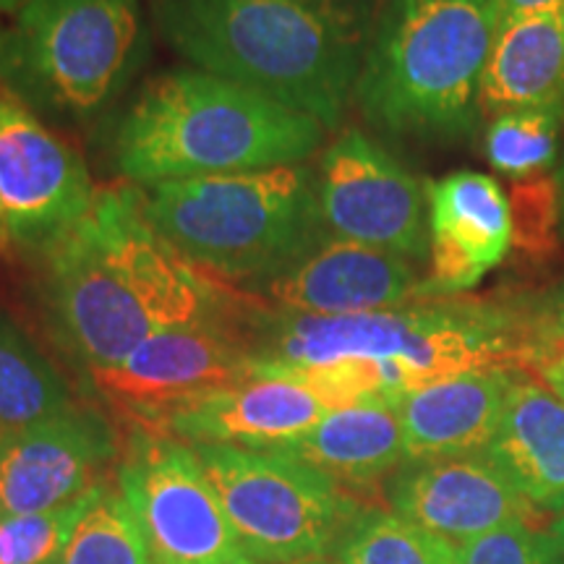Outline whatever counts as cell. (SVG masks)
Instances as JSON below:
<instances>
[{
  "label": "cell",
  "mask_w": 564,
  "mask_h": 564,
  "mask_svg": "<svg viewBox=\"0 0 564 564\" xmlns=\"http://www.w3.org/2000/svg\"><path fill=\"white\" fill-rule=\"evenodd\" d=\"M42 262L47 319L87 371L123 361L165 329L243 312L241 293L188 262L131 186L100 188L87 217Z\"/></svg>",
  "instance_id": "obj_1"
},
{
  "label": "cell",
  "mask_w": 564,
  "mask_h": 564,
  "mask_svg": "<svg viewBox=\"0 0 564 564\" xmlns=\"http://www.w3.org/2000/svg\"><path fill=\"white\" fill-rule=\"evenodd\" d=\"M162 40L188 61L324 129L343 123L369 42L366 0H150Z\"/></svg>",
  "instance_id": "obj_2"
},
{
  "label": "cell",
  "mask_w": 564,
  "mask_h": 564,
  "mask_svg": "<svg viewBox=\"0 0 564 564\" xmlns=\"http://www.w3.org/2000/svg\"><path fill=\"white\" fill-rule=\"evenodd\" d=\"M251 308L257 361L319 366L364 358L379 366L392 403L460 373L528 364L531 352L525 303L455 295L343 316L285 314L253 303Z\"/></svg>",
  "instance_id": "obj_3"
},
{
  "label": "cell",
  "mask_w": 564,
  "mask_h": 564,
  "mask_svg": "<svg viewBox=\"0 0 564 564\" xmlns=\"http://www.w3.org/2000/svg\"><path fill=\"white\" fill-rule=\"evenodd\" d=\"M327 129L209 70H162L141 87L112 133V162L141 186L299 165Z\"/></svg>",
  "instance_id": "obj_4"
},
{
  "label": "cell",
  "mask_w": 564,
  "mask_h": 564,
  "mask_svg": "<svg viewBox=\"0 0 564 564\" xmlns=\"http://www.w3.org/2000/svg\"><path fill=\"white\" fill-rule=\"evenodd\" d=\"M494 37V0H384L373 13L352 100L366 123L392 137H470Z\"/></svg>",
  "instance_id": "obj_5"
},
{
  "label": "cell",
  "mask_w": 564,
  "mask_h": 564,
  "mask_svg": "<svg viewBox=\"0 0 564 564\" xmlns=\"http://www.w3.org/2000/svg\"><path fill=\"white\" fill-rule=\"evenodd\" d=\"M144 207L188 262L241 293L333 238L322 220L316 171L306 162L160 183L144 192Z\"/></svg>",
  "instance_id": "obj_6"
},
{
  "label": "cell",
  "mask_w": 564,
  "mask_h": 564,
  "mask_svg": "<svg viewBox=\"0 0 564 564\" xmlns=\"http://www.w3.org/2000/svg\"><path fill=\"white\" fill-rule=\"evenodd\" d=\"M147 55L141 0H30L0 30V87L34 116L82 123L116 102Z\"/></svg>",
  "instance_id": "obj_7"
},
{
  "label": "cell",
  "mask_w": 564,
  "mask_h": 564,
  "mask_svg": "<svg viewBox=\"0 0 564 564\" xmlns=\"http://www.w3.org/2000/svg\"><path fill=\"white\" fill-rule=\"evenodd\" d=\"M241 552L264 564L322 562L356 507L335 481L280 447H194Z\"/></svg>",
  "instance_id": "obj_8"
},
{
  "label": "cell",
  "mask_w": 564,
  "mask_h": 564,
  "mask_svg": "<svg viewBox=\"0 0 564 564\" xmlns=\"http://www.w3.org/2000/svg\"><path fill=\"white\" fill-rule=\"evenodd\" d=\"M118 489L137 514L152 560L220 564L241 552L194 447L171 434L133 429Z\"/></svg>",
  "instance_id": "obj_9"
},
{
  "label": "cell",
  "mask_w": 564,
  "mask_h": 564,
  "mask_svg": "<svg viewBox=\"0 0 564 564\" xmlns=\"http://www.w3.org/2000/svg\"><path fill=\"white\" fill-rule=\"evenodd\" d=\"M316 196L333 238L408 262L429 257V199L421 183L361 129H345L322 152Z\"/></svg>",
  "instance_id": "obj_10"
},
{
  "label": "cell",
  "mask_w": 564,
  "mask_h": 564,
  "mask_svg": "<svg viewBox=\"0 0 564 564\" xmlns=\"http://www.w3.org/2000/svg\"><path fill=\"white\" fill-rule=\"evenodd\" d=\"M95 196L79 152L0 91V207L13 251L45 259L87 217Z\"/></svg>",
  "instance_id": "obj_11"
},
{
  "label": "cell",
  "mask_w": 564,
  "mask_h": 564,
  "mask_svg": "<svg viewBox=\"0 0 564 564\" xmlns=\"http://www.w3.org/2000/svg\"><path fill=\"white\" fill-rule=\"evenodd\" d=\"M89 377L105 400L158 432L175 408L251 379L253 356L230 322H204L152 335L123 361Z\"/></svg>",
  "instance_id": "obj_12"
},
{
  "label": "cell",
  "mask_w": 564,
  "mask_h": 564,
  "mask_svg": "<svg viewBox=\"0 0 564 564\" xmlns=\"http://www.w3.org/2000/svg\"><path fill=\"white\" fill-rule=\"evenodd\" d=\"M118 440L95 408L70 405L53 419L0 436V514L53 512L100 484Z\"/></svg>",
  "instance_id": "obj_13"
},
{
  "label": "cell",
  "mask_w": 564,
  "mask_h": 564,
  "mask_svg": "<svg viewBox=\"0 0 564 564\" xmlns=\"http://www.w3.org/2000/svg\"><path fill=\"white\" fill-rule=\"evenodd\" d=\"M419 285V272L398 253L327 238L288 272L238 293L272 312L343 316L405 306Z\"/></svg>",
  "instance_id": "obj_14"
},
{
  "label": "cell",
  "mask_w": 564,
  "mask_h": 564,
  "mask_svg": "<svg viewBox=\"0 0 564 564\" xmlns=\"http://www.w3.org/2000/svg\"><path fill=\"white\" fill-rule=\"evenodd\" d=\"M394 512L447 544L528 523L533 507L486 453L405 463L392 484Z\"/></svg>",
  "instance_id": "obj_15"
},
{
  "label": "cell",
  "mask_w": 564,
  "mask_h": 564,
  "mask_svg": "<svg viewBox=\"0 0 564 564\" xmlns=\"http://www.w3.org/2000/svg\"><path fill=\"white\" fill-rule=\"evenodd\" d=\"M429 274L419 299H455L505 262L512 241L510 202L484 173L457 171L426 188Z\"/></svg>",
  "instance_id": "obj_16"
},
{
  "label": "cell",
  "mask_w": 564,
  "mask_h": 564,
  "mask_svg": "<svg viewBox=\"0 0 564 564\" xmlns=\"http://www.w3.org/2000/svg\"><path fill=\"white\" fill-rule=\"evenodd\" d=\"M329 411L293 379L257 373L165 415L158 432L192 447H282L314 429Z\"/></svg>",
  "instance_id": "obj_17"
},
{
  "label": "cell",
  "mask_w": 564,
  "mask_h": 564,
  "mask_svg": "<svg viewBox=\"0 0 564 564\" xmlns=\"http://www.w3.org/2000/svg\"><path fill=\"white\" fill-rule=\"evenodd\" d=\"M512 384L510 369H481L400 398L405 463L484 453L497 434Z\"/></svg>",
  "instance_id": "obj_18"
},
{
  "label": "cell",
  "mask_w": 564,
  "mask_h": 564,
  "mask_svg": "<svg viewBox=\"0 0 564 564\" xmlns=\"http://www.w3.org/2000/svg\"><path fill=\"white\" fill-rule=\"evenodd\" d=\"M478 105L489 118L564 105V6L497 30Z\"/></svg>",
  "instance_id": "obj_19"
},
{
  "label": "cell",
  "mask_w": 564,
  "mask_h": 564,
  "mask_svg": "<svg viewBox=\"0 0 564 564\" xmlns=\"http://www.w3.org/2000/svg\"><path fill=\"white\" fill-rule=\"evenodd\" d=\"M484 453L531 505L564 502V403L552 390L514 379L497 434Z\"/></svg>",
  "instance_id": "obj_20"
},
{
  "label": "cell",
  "mask_w": 564,
  "mask_h": 564,
  "mask_svg": "<svg viewBox=\"0 0 564 564\" xmlns=\"http://www.w3.org/2000/svg\"><path fill=\"white\" fill-rule=\"evenodd\" d=\"M280 449L301 457L335 484L366 486L405 460L398 405L373 400L329 411L299 440Z\"/></svg>",
  "instance_id": "obj_21"
},
{
  "label": "cell",
  "mask_w": 564,
  "mask_h": 564,
  "mask_svg": "<svg viewBox=\"0 0 564 564\" xmlns=\"http://www.w3.org/2000/svg\"><path fill=\"white\" fill-rule=\"evenodd\" d=\"M70 405L74 398L61 373L0 312V436L37 426Z\"/></svg>",
  "instance_id": "obj_22"
},
{
  "label": "cell",
  "mask_w": 564,
  "mask_h": 564,
  "mask_svg": "<svg viewBox=\"0 0 564 564\" xmlns=\"http://www.w3.org/2000/svg\"><path fill=\"white\" fill-rule=\"evenodd\" d=\"M55 564H154L121 489L100 481L84 494L79 518Z\"/></svg>",
  "instance_id": "obj_23"
},
{
  "label": "cell",
  "mask_w": 564,
  "mask_h": 564,
  "mask_svg": "<svg viewBox=\"0 0 564 564\" xmlns=\"http://www.w3.org/2000/svg\"><path fill=\"white\" fill-rule=\"evenodd\" d=\"M457 546L398 512H366L337 546L340 564H455Z\"/></svg>",
  "instance_id": "obj_24"
},
{
  "label": "cell",
  "mask_w": 564,
  "mask_h": 564,
  "mask_svg": "<svg viewBox=\"0 0 564 564\" xmlns=\"http://www.w3.org/2000/svg\"><path fill=\"white\" fill-rule=\"evenodd\" d=\"M564 105L497 116L486 131V158L510 178H531L554 165L562 152Z\"/></svg>",
  "instance_id": "obj_25"
},
{
  "label": "cell",
  "mask_w": 564,
  "mask_h": 564,
  "mask_svg": "<svg viewBox=\"0 0 564 564\" xmlns=\"http://www.w3.org/2000/svg\"><path fill=\"white\" fill-rule=\"evenodd\" d=\"M510 225L518 259L525 267H552L562 257V188L556 175L541 173L512 181Z\"/></svg>",
  "instance_id": "obj_26"
},
{
  "label": "cell",
  "mask_w": 564,
  "mask_h": 564,
  "mask_svg": "<svg viewBox=\"0 0 564 564\" xmlns=\"http://www.w3.org/2000/svg\"><path fill=\"white\" fill-rule=\"evenodd\" d=\"M82 499L53 512L0 514V564H55L79 518Z\"/></svg>",
  "instance_id": "obj_27"
},
{
  "label": "cell",
  "mask_w": 564,
  "mask_h": 564,
  "mask_svg": "<svg viewBox=\"0 0 564 564\" xmlns=\"http://www.w3.org/2000/svg\"><path fill=\"white\" fill-rule=\"evenodd\" d=\"M455 564H564V554L552 533L510 523L457 546Z\"/></svg>",
  "instance_id": "obj_28"
},
{
  "label": "cell",
  "mask_w": 564,
  "mask_h": 564,
  "mask_svg": "<svg viewBox=\"0 0 564 564\" xmlns=\"http://www.w3.org/2000/svg\"><path fill=\"white\" fill-rule=\"evenodd\" d=\"M528 324H531V358L541 345L564 340V282L556 288L554 293H549L546 299L528 303ZM528 358V364H531Z\"/></svg>",
  "instance_id": "obj_29"
},
{
  "label": "cell",
  "mask_w": 564,
  "mask_h": 564,
  "mask_svg": "<svg viewBox=\"0 0 564 564\" xmlns=\"http://www.w3.org/2000/svg\"><path fill=\"white\" fill-rule=\"evenodd\" d=\"M531 364L535 366V371H539V377L544 379L546 390H552L564 403V340L541 345V348L533 352Z\"/></svg>",
  "instance_id": "obj_30"
},
{
  "label": "cell",
  "mask_w": 564,
  "mask_h": 564,
  "mask_svg": "<svg viewBox=\"0 0 564 564\" xmlns=\"http://www.w3.org/2000/svg\"><path fill=\"white\" fill-rule=\"evenodd\" d=\"M564 0H494V9H497V30L512 24V21L531 17V13L541 11H554L562 9Z\"/></svg>",
  "instance_id": "obj_31"
},
{
  "label": "cell",
  "mask_w": 564,
  "mask_h": 564,
  "mask_svg": "<svg viewBox=\"0 0 564 564\" xmlns=\"http://www.w3.org/2000/svg\"><path fill=\"white\" fill-rule=\"evenodd\" d=\"M11 253H13V243L9 236V225H6L3 207H0V257H11Z\"/></svg>",
  "instance_id": "obj_32"
},
{
  "label": "cell",
  "mask_w": 564,
  "mask_h": 564,
  "mask_svg": "<svg viewBox=\"0 0 564 564\" xmlns=\"http://www.w3.org/2000/svg\"><path fill=\"white\" fill-rule=\"evenodd\" d=\"M556 510H560V518H556L554 525H552V539L556 541V546H560L562 554H564V502L556 507Z\"/></svg>",
  "instance_id": "obj_33"
},
{
  "label": "cell",
  "mask_w": 564,
  "mask_h": 564,
  "mask_svg": "<svg viewBox=\"0 0 564 564\" xmlns=\"http://www.w3.org/2000/svg\"><path fill=\"white\" fill-rule=\"evenodd\" d=\"M26 3H30V0H0V17H13V13Z\"/></svg>",
  "instance_id": "obj_34"
},
{
  "label": "cell",
  "mask_w": 564,
  "mask_h": 564,
  "mask_svg": "<svg viewBox=\"0 0 564 564\" xmlns=\"http://www.w3.org/2000/svg\"><path fill=\"white\" fill-rule=\"evenodd\" d=\"M556 181L562 188V212H564V137H562V152H560V167H556Z\"/></svg>",
  "instance_id": "obj_35"
},
{
  "label": "cell",
  "mask_w": 564,
  "mask_h": 564,
  "mask_svg": "<svg viewBox=\"0 0 564 564\" xmlns=\"http://www.w3.org/2000/svg\"><path fill=\"white\" fill-rule=\"evenodd\" d=\"M220 564H262V562L251 560V556H249V554L238 552V554H232V556H228V560H225V562H220Z\"/></svg>",
  "instance_id": "obj_36"
},
{
  "label": "cell",
  "mask_w": 564,
  "mask_h": 564,
  "mask_svg": "<svg viewBox=\"0 0 564 564\" xmlns=\"http://www.w3.org/2000/svg\"><path fill=\"white\" fill-rule=\"evenodd\" d=\"M306 564H327V562H306Z\"/></svg>",
  "instance_id": "obj_37"
},
{
  "label": "cell",
  "mask_w": 564,
  "mask_h": 564,
  "mask_svg": "<svg viewBox=\"0 0 564 564\" xmlns=\"http://www.w3.org/2000/svg\"><path fill=\"white\" fill-rule=\"evenodd\" d=\"M154 564H162V562H154Z\"/></svg>",
  "instance_id": "obj_38"
}]
</instances>
